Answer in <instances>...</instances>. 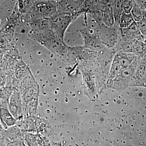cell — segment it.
Masks as SVG:
<instances>
[{
  "label": "cell",
  "mask_w": 146,
  "mask_h": 146,
  "mask_svg": "<svg viewBox=\"0 0 146 146\" xmlns=\"http://www.w3.org/2000/svg\"><path fill=\"white\" fill-rule=\"evenodd\" d=\"M29 25L31 27L29 33V38L39 42L62 60L68 62L70 46L51 29L48 18L36 20Z\"/></svg>",
  "instance_id": "obj_1"
},
{
  "label": "cell",
  "mask_w": 146,
  "mask_h": 146,
  "mask_svg": "<svg viewBox=\"0 0 146 146\" xmlns=\"http://www.w3.org/2000/svg\"><path fill=\"white\" fill-rule=\"evenodd\" d=\"M56 11V1L54 0L36 1L28 11L21 17L29 24L39 19L49 18Z\"/></svg>",
  "instance_id": "obj_2"
},
{
  "label": "cell",
  "mask_w": 146,
  "mask_h": 146,
  "mask_svg": "<svg viewBox=\"0 0 146 146\" xmlns=\"http://www.w3.org/2000/svg\"><path fill=\"white\" fill-rule=\"evenodd\" d=\"M97 36L104 45L108 48H114L120 36V27L114 25L112 27L103 23L95 27Z\"/></svg>",
  "instance_id": "obj_3"
},
{
  "label": "cell",
  "mask_w": 146,
  "mask_h": 146,
  "mask_svg": "<svg viewBox=\"0 0 146 146\" xmlns=\"http://www.w3.org/2000/svg\"><path fill=\"white\" fill-rule=\"evenodd\" d=\"M76 18L74 16L56 12L48 18L49 25L51 29L64 41V36L67 29Z\"/></svg>",
  "instance_id": "obj_4"
},
{
  "label": "cell",
  "mask_w": 146,
  "mask_h": 146,
  "mask_svg": "<svg viewBox=\"0 0 146 146\" xmlns=\"http://www.w3.org/2000/svg\"><path fill=\"white\" fill-rule=\"evenodd\" d=\"M138 59L139 57L137 58L129 67L122 69L119 75L112 81L109 89L122 91L128 86H130L138 65Z\"/></svg>",
  "instance_id": "obj_5"
},
{
  "label": "cell",
  "mask_w": 146,
  "mask_h": 146,
  "mask_svg": "<svg viewBox=\"0 0 146 146\" xmlns=\"http://www.w3.org/2000/svg\"><path fill=\"white\" fill-rule=\"evenodd\" d=\"M83 39L84 46L96 52L101 53L108 48L101 42L97 36L95 27H87L79 30Z\"/></svg>",
  "instance_id": "obj_6"
},
{
  "label": "cell",
  "mask_w": 146,
  "mask_h": 146,
  "mask_svg": "<svg viewBox=\"0 0 146 146\" xmlns=\"http://www.w3.org/2000/svg\"><path fill=\"white\" fill-rule=\"evenodd\" d=\"M83 0H60L56 1L57 13L78 18L77 13L81 7Z\"/></svg>",
  "instance_id": "obj_7"
},
{
  "label": "cell",
  "mask_w": 146,
  "mask_h": 146,
  "mask_svg": "<svg viewBox=\"0 0 146 146\" xmlns=\"http://www.w3.org/2000/svg\"><path fill=\"white\" fill-rule=\"evenodd\" d=\"M8 109L17 121L23 117V102L20 91L15 89L11 96Z\"/></svg>",
  "instance_id": "obj_8"
},
{
  "label": "cell",
  "mask_w": 146,
  "mask_h": 146,
  "mask_svg": "<svg viewBox=\"0 0 146 146\" xmlns=\"http://www.w3.org/2000/svg\"><path fill=\"white\" fill-rule=\"evenodd\" d=\"M130 86L146 87V60L145 58L139 57Z\"/></svg>",
  "instance_id": "obj_9"
},
{
  "label": "cell",
  "mask_w": 146,
  "mask_h": 146,
  "mask_svg": "<svg viewBox=\"0 0 146 146\" xmlns=\"http://www.w3.org/2000/svg\"><path fill=\"white\" fill-rule=\"evenodd\" d=\"M120 36L124 40H135L144 42L145 36L141 34L136 22L125 29L120 28Z\"/></svg>",
  "instance_id": "obj_10"
},
{
  "label": "cell",
  "mask_w": 146,
  "mask_h": 146,
  "mask_svg": "<svg viewBox=\"0 0 146 146\" xmlns=\"http://www.w3.org/2000/svg\"><path fill=\"white\" fill-rule=\"evenodd\" d=\"M17 121L8 108L0 107V123L5 129L16 125Z\"/></svg>",
  "instance_id": "obj_11"
},
{
  "label": "cell",
  "mask_w": 146,
  "mask_h": 146,
  "mask_svg": "<svg viewBox=\"0 0 146 146\" xmlns=\"http://www.w3.org/2000/svg\"><path fill=\"white\" fill-rule=\"evenodd\" d=\"M115 56L123 68L129 67L138 57L132 53L125 52L116 53Z\"/></svg>",
  "instance_id": "obj_12"
},
{
  "label": "cell",
  "mask_w": 146,
  "mask_h": 146,
  "mask_svg": "<svg viewBox=\"0 0 146 146\" xmlns=\"http://www.w3.org/2000/svg\"><path fill=\"white\" fill-rule=\"evenodd\" d=\"M25 139L29 146H45L44 139L39 134L26 133Z\"/></svg>",
  "instance_id": "obj_13"
},
{
  "label": "cell",
  "mask_w": 146,
  "mask_h": 146,
  "mask_svg": "<svg viewBox=\"0 0 146 146\" xmlns=\"http://www.w3.org/2000/svg\"><path fill=\"white\" fill-rule=\"evenodd\" d=\"M102 22L106 26L112 27L115 25V18L112 6L105 7Z\"/></svg>",
  "instance_id": "obj_14"
},
{
  "label": "cell",
  "mask_w": 146,
  "mask_h": 146,
  "mask_svg": "<svg viewBox=\"0 0 146 146\" xmlns=\"http://www.w3.org/2000/svg\"><path fill=\"white\" fill-rule=\"evenodd\" d=\"M135 21L131 13H126L123 11L120 17L119 26L120 29H125L130 26Z\"/></svg>",
  "instance_id": "obj_15"
},
{
  "label": "cell",
  "mask_w": 146,
  "mask_h": 146,
  "mask_svg": "<svg viewBox=\"0 0 146 146\" xmlns=\"http://www.w3.org/2000/svg\"><path fill=\"white\" fill-rule=\"evenodd\" d=\"M132 53L138 57L144 58L146 54V44L144 42L136 41Z\"/></svg>",
  "instance_id": "obj_16"
},
{
  "label": "cell",
  "mask_w": 146,
  "mask_h": 146,
  "mask_svg": "<svg viewBox=\"0 0 146 146\" xmlns=\"http://www.w3.org/2000/svg\"><path fill=\"white\" fill-rule=\"evenodd\" d=\"M35 0H18V9L21 16L28 11Z\"/></svg>",
  "instance_id": "obj_17"
},
{
  "label": "cell",
  "mask_w": 146,
  "mask_h": 146,
  "mask_svg": "<svg viewBox=\"0 0 146 146\" xmlns=\"http://www.w3.org/2000/svg\"><path fill=\"white\" fill-rule=\"evenodd\" d=\"M130 13L133 20L136 23H138L144 18L143 10L136 3H135Z\"/></svg>",
  "instance_id": "obj_18"
},
{
  "label": "cell",
  "mask_w": 146,
  "mask_h": 146,
  "mask_svg": "<svg viewBox=\"0 0 146 146\" xmlns=\"http://www.w3.org/2000/svg\"><path fill=\"white\" fill-rule=\"evenodd\" d=\"M123 11L126 13H130L135 5V0H123Z\"/></svg>",
  "instance_id": "obj_19"
},
{
  "label": "cell",
  "mask_w": 146,
  "mask_h": 146,
  "mask_svg": "<svg viewBox=\"0 0 146 146\" xmlns=\"http://www.w3.org/2000/svg\"><path fill=\"white\" fill-rule=\"evenodd\" d=\"M141 34L144 36L146 35V19L143 18L141 21L136 23Z\"/></svg>",
  "instance_id": "obj_20"
},
{
  "label": "cell",
  "mask_w": 146,
  "mask_h": 146,
  "mask_svg": "<svg viewBox=\"0 0 146 146\" xmlns=\"http://www.w3.org/2000/svg\"><path fill=\"white\" fill-rule=\"evenodd\" d=\"M3 129H5L3 127L1 124L0 123V139L2 137L3 134H4V131Z\"/></svg>",
  "instance_id": "obj_21"
},
{
  "label": "cell",
  "mask_w": 146,
  "mask_h": 146,
  "mask_svg": "<svg viewBox=\"0 0 146 146\" xmlns=\"http://www.w3.org/2000/svg\"><path fill=\"white\" fill-rule=\"evenodd\" d=\"M143 16L144 18L146 19V4L144 5Z\"/></svg>",
  "instance_id": "obj_22"
},
{
  "label": "cell",
  "mask_w": 146,
  "mask_h": 146,
  "mask_svg": "<svg viewBox=\"0 0 146 146\" xmlns=\"http://www.w3.org/2000/svg\"><path fill=\"white\" fill-rule=\"evenodd\" d=\"M144 42L146 44V35L145 36V40H144Z\"/></svg>",
  "instance_id": "obj_23"
},
{
  "label": "cell",
  "mask_w": 146,
  "mask_h": 146,
  "mask_svg": "<svg viewBox=\"0 0 146 146\" xmlns=\"http://www.w3.org/2000/svg\"><path fill=\"white\" fill-rule=\"evenodd\" d=\"M49 1V0H35V1Z\"/></svg>",
  "instance_id": "obj_24"
},
{
  "label": "cell",
  "mask_w": 146,
  "mask_h": 146,
  "mask_svg": "<svg viewBox=\"0 0 146 146\" xmlns=\"http://www.w3.org/2000/svg\"><path fill=\"white\" fill-rule=\"evenodd\" d=\"M144 58H145V59H146V54L145 55V56H144Z\"/></svg>",
  "instance_id": "obj_25"
}]
</instances>
